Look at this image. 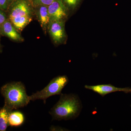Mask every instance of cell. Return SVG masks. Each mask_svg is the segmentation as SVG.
<instances>
[{
    "instance_id": "9",
    "label": "cell",
    "mask_w": 131,
    "mask_h": 131,
    "mask_svg": "<svg viewBox=\"0 0 131 131\" xmlns=\"http://www.w3.org/2000/svg\"><path fill=\"white\" fill-rule=\"evenodd\" d=\"M38 20L45 34L46 33L50 22L48 6H41L36 12Z\"/></svg>"
},
{
    "instance_id": "17",
    "label": "cell",
    "mask_w": 131,
    "mask_h": 131,
    "mask_svg": "<svg viewBox=\"0 0 131 131\" xmlns=\"http://www.w3.org/2000/svg\"><path fill=\"white\" fill-rule=\"evenodd\" d=\"M64 128H62V127H57V126H52L50 128V130L51 131H58L59 130H60V131L64 130Z\"/></svg>"
},
{
    "instance_id": "11",
    "label": "cell",
    "mask_w": 131,
    "mask_h": 131,
    "mask_svg": "<svg viewBox=\"0 0 131 131\" xmlns=\"http://www.w3.org/2000/svg\"><path fill=\"white\" fill-rule=\"evenodd\" d=\"M25 117L22 113L19 111L11 112L8 117L9 126L12 127H19L24 124Z\"/></svg>"
},
{
    "instance_id": "10",
    "label": "cell",
    "mask_w": 131,
    "mask_h": 131,
    "mask_svg": "<svg viewBox=\"0 0 131 131\" xmlns=\"http://www.w3.org/2000/svg\"><path fill=\"white\" fill-rule=\"evenodd\" d=\"M9 19L16 30L20 32L30 23L32 20V17L31 16H26Z\"/></svg>"
},
{
    "instance_id": "5",
    "label": "cell",
    "mask_w": 131,
    "mask_h": 131,
    "mask_svg": "<svg viewBox=\"0 0 131 131\" xmlns=\"http://www.w3.org/2000/svg\"><path fill=\"white\" fill-rule=\"evenodd\" d=\"M50 22L53 21H66L69 15L62 0H55L48 6Z\"/></svg>"
},
{
    "instance_id": "8",
    "label": "cell",
    "mask_w": 131,
    "mask_h": 131,
    "mask_svg": "<svg viewBox=\"0 0 131 131\" xmlns=\"http://www.w3.org/2000/svg\"><path fill=\"white\" fill-rule=\"evenodd\" d=\"M0 29L3 35L12 40L17 42L24 41V38L9 20H6L0 27Z\"/></svg>"
},
{
    "instance_id": "4",
    "label": "cell",
    "mask_w": 131,
    "mask_h": 131,
    "mask_svg": "<svg viewBox=\"0 0 131 131\" xmlns=\"http://www.w3.org/2000/svg\"><path fill=\"white\" fill-rule=\"evenodd\" d=\"M65 21L50 22L47 30L52 41L56 45L64 44L67 40L65 28Z\"/></svg>"
},
{
    "instance_id": "13",
    "label": "cell",
    "mask_w": 131,
    "mask_h": 131,
    "mask_svg": "<svg viewBox=\"0 0 131 131\" xmlns=\"http://www.w3.org/2000/svg\"><path fill=\"white\" fill-rule=\"evenodd\" d=\"M81 1L82 0H62L69 14L70 13H73L76 10Z\"/></svg>"
},
{
    "instance_id": "16",
    "label": "cell",
    "mask_w": 131,
    "mask_h": 131,
    "mask_svg": "<svg viewBox=\"0 0 131 131\" xmlns=\"http://www.w3.org/2000/svg\"><path fill=\"white\" fill-rule=\"evenodd\" d=\"M7 8V1L0 0V9L5 10Z\"/></svg>"
},
{
    "instance_id": "12",
    "label": "cell",
    "mask_w": 131,
    "mask_h": 131,
    "mask_svg": "<svg viewBox=\"0 0 131 131\" xmlns=\"http://www.w3.org/2000/svg\"><path fill=\"white\" fill-rule=\"evenodd\" d=\"M12 110L5 105L0 109V131H5L9 126L8 117Z\"/></svg>"
},
{
    "instance_id": "14",
    "label": "cell",
    "mask_w": 131,
    "mask_h": 131,
    "mask_svg": "<svg viewBox=\"0 0 131 131\" xmlns=\"http://www.w3.org/2000/svg\"><path fill=\"white\" fill-rule=\"evenodd\" d=\"M35 4L39 6H49L55 0H34Z\"/></svg>"
},
{
    "instance_id": "6",
    "label": "cell",
    "mask_w": 131,
    "mask_h": 131,
    "mask_svg": "<svg viewBox=\"0 0 131 131\" xmlns=\"http://www.w3.org/2000/svg\"><path fill=\"white\" fill-rule=\"evenodd\" d=\"M84 88L86 89L92 90L103 97L107 94L117 91H122L126 93H131L130 88H117L110 84H99L94 86L86 85L84 86Z\"/></svg>"
},
{
    "instance_id": "2",
    "label": "cell",
    "mask_w": 131,
    "mask_h": 131,
    "mask_svg": "<svg viewBox=\"0 0 131 131\" xmlns=\"http://www.w3.org/2000/svg\"><path fill=\"white\" fill-rule=\"evenodd\" d=\"M1 92L5 98L4 105L12 111L26 106L30 101L25 85L21 82L5 84L1 88Z\"/></svg>"
},
{
    "instance_id": "1",
    "label": "cell",
    "mask_w": 131,
    "mask_h": 131,
    "mask_svg": "<svg viewBox=\"0 0 131 131\" xmlns=\"http://www.w3.org/2000/svg\"><path fill=\"white\" fill-rule=\"evenodd\" d=\"M58 101L49 111L53 120L61 121L74 119L82 108V104L77 95L61 93Z\"/></svg>"
},
{
    "instance_id": "15",
    "label": "cell",
    "mask_w": 131,
    "mask_h": 131,
    "mask_svg": "<svg viewBox=\"0 0 131 131\" xmlns=\"http://www.w3.org/2000/svg\"><path fill=\"white\" fill-rule=\"evenodd\" d=\"M6 16L5 13L0 9V27L6 20Z\"/></svg>"
},
{
    "instance_id": "3",
    "label": "cell",
    "mask_w": 131,
    "mask_h": 131,
    "mask_svg": "<svg viewBox=\"0 0 131 131\" xmlns=\"http://www.w3.org/2000/svg\"><path fill=\"white\" fill-rule=\"evenodd\" d=\"M69 81L68 77L66 75L54 78L44 88L29 96L30 100H42L45 103L46 100L50 96L61 94V91L68 84Z\"/></svg>"
},
{
    "instance_id": "7",
    "label": "cell",
    "mask_w": 131,
    "mask_h": 131,
    "mask_svg": "<svg viewBox=\"0 0 131 131\" xmlns=\"http://www.w3.org/2000/svg\"><path fill=\"white\" fill-rule=\"evenodd\" d=\"M31 8L25 1L18 2L13 6L10 12L9 19L26 16H32Z\"/></svg>"
}]
</instances>
